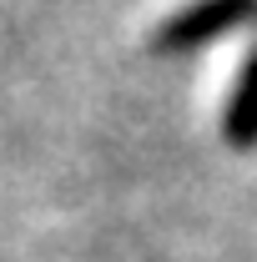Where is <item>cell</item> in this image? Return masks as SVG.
<instances>
[{"label": "cell", "instance_id": "cell-1", "mask_svg": "<svg viewBox=\"0 0 257 262\" xmlns=\"http://www.w3.org/2000/svg\"><path fill=\"white\" fill-rule=\"evenodd\" d=\"M257 20V0H187L177 15H166L152 35V51L182 56V51H202L222 35L242 31Z\"/></svg>", "mask_w": 257, "mask_h": 262}, {"label": "cell", "instance_id": "cell-2", "mask_svg": "<svg viewBox=\"0 0 257 262\" xmlns=\"http://www.w3.org/2000/svg\"><path fill=\"white\" fill-rule=\"evenodd\" d=\"M222 141L237 146V151H252L257 146V40L247 46V56L237 66V81H232V91H227Z\"/></svg>", "mask_w": 257, "mask_h": 262}]
</instances>
